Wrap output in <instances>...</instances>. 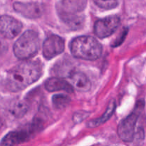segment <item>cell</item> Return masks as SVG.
I'll return each mask as SVG.
<instances>
[{
  "label": "cell",
  "mask_w": 146,
  "mask_h": 146,
  "mask_svg": "<svg viewBox=\"0 0 146 146\" xmlns=\"http://www.w3.org/2000/svg\"><path fill=\"white\" fill-rule=\"evenodd\" d=\"M42 66L37 61H25L8 71L4 86L8 91L17 92L34 84L41 77Z\"/></svg>",
  "instance_id": "1"
},
{
  "label": "cell",
  "mask_w": 146,
  "mask_h": 146,
  "mask_svg": "<svg viewBox=\"0 0 146 146\" xmlns=\"http://www.w3.org/2000/svg\"><path fill=\"white\" fill-rule=\"evenodd\" d=\"M22 29V24L19 21L10 16L4 15L0 19V30L3 37L9 39L15 38Z\"/></svg>",
  "instance_id": "9"
},
{
  "label": "cell",
  "mask_w": 146,
  "mask_h": 146,
  "mask_svg": "<svg viewBox=\"0 0 146 146\" xmlns=\"http://www.w3.org/2000/svg\"><path fill=\"white\" fill-rule=\"evenodd\" d=\"M28 104L26 101L21 100H16L13 101L11 105L9 106V112L16 118H21L25 115L28 111Z\"/></svg>",
  "instance_id": "13"
},
{
  "label": "cell",
  "mask_w": 146,
  "mask_h": 146,
  "mask_svg": "<svg viewBox=\"0 0 146 146\" xmlns=\"http://www.w3.org/2000/svg\"><path fill=\"white\" fill-rule=\"evenodd\" d=\"M70 84L74 89L81 92H86L91 89V84L88 77L83 73L74 72L69 76Z\"/></svg>",
  "instance_id": "12"
},
{
  "label": "cell",
  "mask_w": 146,
  "mask_h": 146,
  "mask_svg": "<svg viewBox=\"0 0 146 146\" xmlns=\"http://www.w3.org/2000/svg\"><path fill=\"white\" fill-rule=\"evenodd\" d=\"M71 102V98L65 94H58L53 96L52 103L54 108L58 110L65 108Z\"/></svg>",
  "instance_id": "15"
},
{
  "label": "cell",
  "mask_w": 146,
  "mask_h": 146,
  "mask_svg": "<svg viewBox=\"0 0 146 146\" xmlns=\"http://www.w3.org/2000/svg\"><path fill=\"white\" fill-rule=\"evenodd\" d=\"M120 18L117 16H111L98 20L94 25V33L98 38H104L112 35L119 27Z\"/></svg>",
  "instance_id": "6"
},
{
  "label": "cell",
  "mask_w": 146,
  "mask_h": 146,
  "mask_svg": "<svg viewBox=\"0 0 146 146\" xmlns=\"http://www.w3.org/2000/svg\"><path fill=\"white\" fill-rule=\"evenodd\" d=\"M65 44L62 38L56 35L48 37L43 44V55L46 59H51L64 51Z\"/></svg>",
  "instance_id": "8"
},
{
  "label": "cell",
  "mask_w": 146,
  "mask_h": 146,
  "mask_svg": "<svg viewBox=\"0 0 146 146\" xmlns=\"http://www.w3.org/2000/svg\"><path fill=\"white\" fill-rule=\"evenodd\" d=\"M87 0H61L58 4V12L62 19L77 16L85 9Z\"/></svg>",
  "instance_id": "7"
},
{
  "label": "cell",
  "mask_w": 146,
  "mask_h": 146,
  "mask_svg": "<svg viewBox=\"0 0 146 146\" xmlns=\"http://www.w3.org/2000/svg\"><path fill=\"white\" fill-rule=\"evenodd\" d=\"M13 7L17 12L29 19L38 18L44 11L42 5L36 2H15Z\"/></svg>",
  "instance_id": "10"
},
{
  "label": "cell",
  "mask_w": 146,
  "mask_h": 146,
  "mask_svg": "<svg viewBox=\"0 0 146 146\" xmlns=\"http://www.w3.org/2000/svg\"><path fill=\"white\" fill-rule=\"evenodd\" d=\"M143 109V103L138 102L136 107L129 115L124 118L118 127V134L124 142L130 143L135 138V124Z\"/></svg>",
  "instance_id": "4"
},
{
  "label": "cell",
  "mask_w": 146,
  "mask_h": 146,
  "mask_svg": "<svg viewBox=\"0 0 146 146\" xmlns=\"http://www.w3.org/2000/svg\"><path fill=\"white\" fill-rule=\"evenodd\" d=\"M94 1L100 8L105 9L115 8L119 3V0H94Z\"/></svg>",
  "instance_id": "16"
},
{
  "label": "cell",
  "mask_w": 146,
  "mask_h": 146,
  "mask_svg": "<svg viewBox=\"0 0 146 146\" xmlns=\"http://www.w3.org/2000/svg\"><path fill=\"white\" fill-rule=\"evenodd\" d=\"M39 123L32 124L28 129H22L9 133L1 140V146H17L28 141L31 135L39 130Z\"/></svg>",
  "instance_id": "5"
},
{
  "label": "cell",
  "mask_w": 146,
  "mask_h": 146,
  "mask_svg": "<svg viewBox=\"0 0 146 146\" xmlns=\"http://www.w3.org/2000/svg\"><path fill=\"white\" fill-rule=\"evenodd\" d=\"M115 109V101H113L108 106V108H107L106 111L104 113L102 116L100 118L94 119L93 121H91L88 123V126L90 128H94V127L98 126V125H101V124L104 123L106 121H108L111 116H112L113 113Z\"/></svg>",
  "instance_id": "14"
},
{
  "label": "cell",
  "mask_w": 146,
  "mask_h": 146,
  "mask_svg": "<svg viewBox=\"0 0 146 146\" xmlns=\"http://www.w3.org/2000/svg\"><path fill=\"white\" fill-rule=\"evenodd\" d=\"M39 48V37L32 30L26 31L17 39L14 45V53L21 60H27L34 56Z\"/></svg>",
  "instance_id": "3"
},
{
  "label": "cell",
  "mask_w": 146,
  "mask_h": 146,
  "mask_svg": "<svg viewBox=\"0 0 146 146\" xmlns=\"http://www.w3.org/2000/svg\"><path fill=\"white\" fill-rule=\"evenodd\" d=\"M45 88L49 92L65 91L66 93H73L74 88L69 82L66 80L57 77H52L45 82Z\"/></svg>",
  "instance_id": "11"
},
{
  "label": "cell",
  "mask_w": 146,
  "mask_h": 146,
  "mask_svg": "<svg viewBox=\"0 0 146 146\" xmlns=\"http://www.w3.org/2000/svg\"><path fill=\"white\" fill-rule=\"evenodd\" d=\"M71 52L76 58L94 61L102 54L101 44L94 37L82 36L74 38L70 45Z\"/></svg>",
  "instance_id": "2"
}]
</instances>
